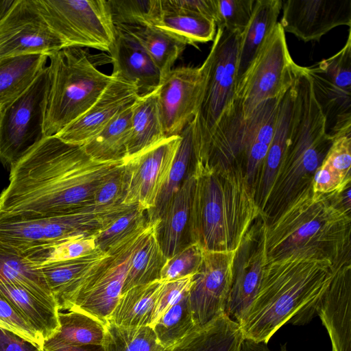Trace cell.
I'll use <instances>...</instances> for the list:
<instances>
[{
    "label": "cell",
    "instance_id": "1",
    "mask_svg": "<svg viewBox=\"0 0 351 351\" xmlns=\"http://www.w3.org/2000/svg\"><path fill=\"white\" fill-rule=\"evenodd\" d=\"M123 165L95 160L82 145L45 136L10 167L0 217H53L93 204L99 186Z\"/></svg>",
    "mask_w": 351,
    "mask_h": 351
},
{
    "label": "cell",
    "instance_id": "2",
    "mask_svg": "<svg viewBox=\"0 0 351 351\" xmlns=\"http://www.w3.org/2000/svg\"><path fill=\"white\" fill-rule=\"evenodd\" d=\"M335 267L308 251L267 262L257 294L239 326L244 339L267 344L287 323L304 325L330 285Z\"/></svg>",
    "mask_w": 351,
    "mask_h": 351
},
{
    "label": "cell",
    "instance_id": "3",
    "mask_svg": "<svg viewBox=\"0 0 351 351\" xmlns=\"http://www.w3.org/2000/svg\"><path fill=\"white\" fill-rule=\"evenodd\" d=\"M189 239L203 251L236 252L262 214L243 167L194 162Z\"/></svg>",
    "mask_w": 351,
    "mask_h": 351
},
{
    "label": "cell",
    "instance_id": "4",
    "mask_svg": "<svg viewBox=\"0 0 351 351\" xmlns=\"http://www.w3.org/2000/svg\"><path fill=\"white\" fill-rule=\"evenodd\" d=\"M350 210L341 206L337 193H315L311 186L267 223V262L308 251L337 266L350 258Z\"/></svg>",
    "mask_w": 351,
    "mask_h": 351
},
{
    "label": "cell",
    "instance_id": "5",
    "mask_svg": "<svg viewBox=\"0 0 351 351\" xmlns=\"http://www.w3.org/2000/svg\"><path fill=\"white\" fill-rule=\"evenodd\" d=\"M333 141L326 132L325 117L311 84H298L287 149L261 212L267 223L301 193L312 186L315 172Z\"/></svg>",
    "mask_w": 351,
    "mask_h": 351
},
{
    "label": "cell",
    "instance_id": "6",
    "mask_svg": "<svg viewBox=\"0 0 351 351\" xmlns=\"http://www.w3.org/2000/svg\"><path fill=\"white\" fill-rule=\"evenodd\" d=\"M48 58L45 136L56 135L86 112L113 79L97 69L83 48L64 47Z\"/></svg>",
    "mask_w": 351,
    "mask_h": 351
},
{
    "label": "cell",
    "instance_id": "7",
    "mask_svg": "<svg viewBox=\"0 0 351 351\" xmlns=\"http://www.w3.org/2000/svg\"><path fill=\"white\" fill-rule=\"evenodd\" d=\"M241 34L217 27L210 52L201 65L204 85L193 119L195 162H202L226 119L240 106L236 80Z\"/></svg>",
    "mask_w": 351,
    "mask_h": 351
},
{
    "label": "cell",
    "instance_id": "8",
    "mask_svg": "<svg viewBox=\"0 0 351 351\" xmlns=\"http://www.w3.org/2000/svg\"><path fill=\"white\" fill-rule=\"evenodd\" d=\"M127 208L124 204L101 208L93 204L53 217H0V250L21 256L42 245L93 236Z\"/></svg>",
    "mask_w": 351,
    "mask_h": 351
},
{
    "label": "cell",
    "instance_id": "9",
    "mask_svg": "<svg viewBox=\"0 0 351 351\" xmlns=\"http://www.w3.org/2000/svg\"><path fill=\"white\" fill-rule=\"evenodd\" d=\"M40 14L64 47L109 52L116 28L107 0H34Z\"/></svg>",
    "mask_w": 351,
    "mask_h": 351
},
{
    "label": "cell",
    "instance_id": "10",
    "mask_svg": "<svg viewBox=\"0 0 351 351\" xmlns=\"http://www.w3.org/2000/svg\"><path fill=\"white\" fill-rule=\"evenodd\" d=\"M299 67L278 22L236 85L243 117H249L262 102L280 97L293 84Z\"/></svg>",
    "mask_w": 351,
    "mask_h": 351
},
{
    "label": "cell",
    "instance_id": "11",
    "mask_svg": "<svg viewBox=\"0 0 351 351\" xmlns=\"http://www.w3.org/2000/svg\"><path fill=\"white\" fill-rule=\"evenodd\" d=\"M47 66L29 87L0 112V161L10 167L45 137Z\"/></svg>",
    "mask_w": 351,
    "mask_h": 351
},
{
    "label": "cell",
    "instance_id": "12",
    "mask_svg": "<svg viewBox=\"0 0 351 351\" xmlns=\"http://www.w3.org/2000/svg\"><path fill=\"white\" fill-rule=\"evenodd\" d=\"M325 117L326 132L335 140L351 134V32L332 56L304 66Z\"/></svg>",
    "mask_w": 351,
    "mask_h": 351
},
{
    "label": "cell",
    "instance_id": "13",
    "mask_svg": "<svg viewBox=\"0 0 351 351\" xmlns=\"http://www.w3.org/2000/svg\"><path fill=\"white\" fill-rule=\"evenodd\" d=\"M146 226L106 252L108 256L91 271L73 295L67 311L83 312L104 322L109 319L121 295L134 247Z\"/></svg>",
    "mask_w": 351,
    "mask_h": 351
},
{
    "label": "cell",
    "instance_id": "14",
    "mask_svg": "<svg viewBox=\"0 0 351 351\" xmlns=\"http://www.w3.org/2000/svg\"><path fill=\"white\" fill-rule=\"evenodd\" d=\"M266 230L267 222L261 214L235 252L232 285L224 313L239 325L257 294L267 263Z\"/></svg>",
    "mask_w": 351,
    "mask_h": 351
},
{
    "label": "cell",
    "instance_id": "15",
    "mask_svg": "<svg viewBox=\"0 0 351 351\" xmlns=\"http://www.w3.org/2000/svg\"><path fill=\"white\" fill-rule=\"evenodd\" d=\"M180 136L165 138L124 161L125 194L123 204L149 211L156 204L171 170Z\"/></svg>",
    "mask_w": 351,
    "mask_h": 351
},
{
    "label": "cell",
    "instance_id": "16",
    "mask_svg": "<svg viewBox=\"0 0 351 351\" xmlns=\"http://www.w3.org/2000/svg\"><path fill=\"white\" fill-rule=\"evenodd\" d=\"M64 47L34 0H17L0 22V59L29 54L48 56Z\"/></svg>",
    "mask_w": 351,
    "mask_h": 351
},
{
    "label": "cell",
    "instance_id": "17",
    "mask_svg": "<svg viewBox=\"0 0 351 351\" xmlns=\"http://www.w3.org/2000/svg\"><path fill=\"white\" fill-rule=\"evenodd\" d=\"M235 252L203 251L189 300L194 322L202 327L225 313L232 280Z\"/></svg>",
    "mask_w": 351,
    "mask_h": 351
},
{
    "label": "cell",
    "instance_id": "18",
    "mask_svg": "<svg viewBox=\"0 0 351 351\" xmlns=\"http://www.w3.org/2000/svg\"><path fill=\"white\" fill-rule=\"evenodd\" d=\"M204 85L200 66L172 69L157 89L158 105L166 138L179 136L197 112Z\"/></svg>",
    "mask_w": 351,
    "mask_h": 351
},
{
    "label": "cell",
    "instance_id": "19",
    "mask_svg": "<svg viewBox=\"0 0 351 351\" xmlns=\"http://www.w3.org/2000/svg\"><path fill=\"white\" fill-rule=\"evenodd\" d=\"M278 22L285 32L305 43L319 41L338 26L351 25V0L282 1Z\"/></svg>",
    "mask_w": 351,
    "mask_h": 351
},
{
    "label": "cell",
    "instance_id": "20",
    "mask_svg": "<svg viewBox=\"0 0 351 351\" xmlns=\"http://www.w3.org/2000/svg\"><path fill=\"white\" fill-rule=\"evenodd\" d=\"M112 75L113 79L90 108L55 136L66 143L82 145L135 101L139 97L137 86Z\"/></svg>",
    "mask_w": 351,
    "mask_h": 351
},
{
    "label": "cell",
    "instance_id": "21",
    "mask_svg": "<svg viewBox=\"0 0 351 351\" xmlns=\"http://www.w3.org/2000/svg\"><path fill=\"white\" fill-rule=\"evenodd\" d=\"M316 315L328 332L332 351H351L350 258L335 267L332 281L317 305Z\"/></svg>",
    "mask_w": 351,
    "mask_h": 351
},
{
    "label": "cell",
    "instance_id": "22",
    "mask_svg": "<svg viewBox=\"0 0 351 351\" xmlns=\"http://www.w3.org/2000/svg\"><path fill=\"white\" fill-rule=\"evenodd\" d=\"M115 40L110 51L112 75L135 84L139 96L155 90L160 73L141 44L123 29L115 27Z\"/></svg>",
    "mask_w": 351,
    "mask_h": 351
},
{
    "label": "cell",
    "instance_id": "23",
    "mask_svg": "<svg viewBox=\"0 0 351 351\" xmlns=\"http://www.w3.org/2000/svg\"><path fill=\"white\" fill-rule=\"evenodd\" d=\"M193 167L167 205L156 226L157 239L167 259L191 243L189 230L194 187Z\"/></svg>",
    "mask_w": 351,
    "mask_h": 351
},
{
    "label": "cell",
    "instance_id": "24",
    "mask_svg": "<svg viewBox=\"0 0 351 351\" xmlns=\"http://www.w3.org/2000/svg\"><path fill=\"white\" fill-rule=\"evenodd\" d=\"M108 256L97 248L82 257L39 267L59 311L67 309L69 301L85 279Z\"/></svg>",
    "mask_w": 351,
    "mask_h": 351
},
{
    "label": "cell",
    "instance_id": "25",
    "mask_svg": "<svg viewBox=\"0 0 351 351\" xmlns=\"http://www.w3.org/2000/svg\"><path fill=\"white\" fill-rule=\"evenodd\" d=\"M293 108L294 89L292 84L280 99L272 140L255 184V199L261 212L285 154Z\"/></svg>",
    "mask_w": 351,
    "mask_h": 351
},
{
    "label": "cell",
    "instance_id": "26",
    "mask_svg": "<svg viewBox=\"0 0 351 351\" xmlns=\"http://www.w3.org/2000/svg\"><path fill=\"white\" fill-rule=\"evenodd\" d=\"M1 293L44 340L60 327L59 309L54 300L43 296L20 285L0 283Z\"/></svg>",
    "mask_w": 351,
    "mask_h": 351
},
{
    "label": "cell",
    "instance_id": "27",
    "mask_svg": "<svg viewBox=\"0 0 351 351\" xmlns=\"http://www.w3.org/2000/svg\"><path fill=\"white\" fill-rule=\"evenodd\" d=\"M282 0H256L249 23L241 34L236 85L277 25Z\"/></svg>",
    "mask_w": 351,
    "mask_h": 351
},
{
    "label": "cell",
    "instance_id": "28",
    "mask_svg": "<svg viewBox=\"0 0 351 351\" xmlns=\"http://www.w3.org/2000/svg\"><path fill=\"white\" fill-rule=\"evenodd\" d=\"M158 220L147 225L134 247L122 293L141 285L160 280L167 258L158 243L156 226Z\"/></svg>",
    "mask_w": 351,
    "mask_h": 351
},
{
    "label": "cell",
    "instance_id": "29",
    "mask_svg": "<svg viewBox=\"0 0 351 351\" xmlns=\"http://www.w3.org/2000/svg\"><path fill=\"white\" fill-rule=\"evenodd\" d=\"M243 339L239 325L223 313L195 329L171 351H240Z\"/></svg>",
    "mask_w": 351,
    "mask_h": 351
},
{
    "label": "cell",
    "instance_id": "30",
    "mask_svg": "<svg viewBox=\"0 0 351 351\" xmlns=\"http://www.w3.org/2000/svg\"><path fill=\"white\" fill-rule=\"evenodd\" d=\"M163 282L156 280L123 293L108 320L121 327H152Z\"/></svg>",
    "mask_w": 351,
    "mask_h": 351
},
{
    "label": "cell",
    "instance_id": "31",
    "mask_svg": "<svg viewBox=\"0 0 351 351\" xmlns=\"http://www.w3.org/2000/svg\"><path fill=\"white\" fill-rule=\"evenodd\" d=\"M157 89L139 96L132 106L131 129L125 160L166 138L160 117Z\"/></svg>",
    "mask_w": 351,
    "mask_h": 351
},
{
    "label": "cell",
    "instance_id": "32",
    "mask_svg": "<svg viewBox=\"0 0 351 351\" xmlns=\"http://www.w3.org/2000/svg\"><path fill=\"white\" fill-rule=\"evenodd\" d=\"M58 318V332L43 343L46 351L71 346L104 344L106 322L77 311H59Z\"/></svg>",
    "mask_w": 351,
    "mask_h": 351
},
{
    "label": "cell",
    "instance_id": "33",
    "mask_svg": "<svg viewBox=\"0 0 351 351\" xmlns=\"http://www.w3.org/2000/svg\"><path fill=\"white\" fill-rule=\"evenodd\" d=\"M48 56L29 54L0 59V106L8 104L34 82L46 67Z\"/></svg>",
    "mask_w": 351,
    "mask_h": 351
},
{
    "label": "cell",
    "instance_id": "34",
    "mask_svg": "<svg viewBox=\"0 0 351 351\" xmlns=\"http://www.w3.org/2000/svg\"><path fill=\"white\" fill-rule=\"evenodd\" d=\"M132 104L82 145L89 157L103 162L125 160L130 134Z\"/></svg>",
    "mask_w": 351,
    "mask_h": 351
},
{
    "label": "cell",
    "instance_id": "35",
    "mask_svg": "<svg viewBox=\"0 0 351 351\" xmlns=\"http://www.w3.org/2000/svg\"><path fill=\"white\" fill-rule=\"evenodd\" d=\"M133 36L144 48L162 78L171 69L186 43L155 27L115 26Z\"/></svg>",
    "mask_w": 351,
    "mask_h": 351
},
{
    "label": "cell",
    "instance_id": "36",
    "mask_svg": "<svg viewBox=\"0 0 351 351\" xmlns=\"http://www.w3.org/2000/svg\"><path fill=\"white\" fill-rule=\"evenodd\" d=\"M181 140L175 158L154 207L147 211V220L154 223L162 215L167 205L178 191L195 161L193 121L180 134Z\"/></svg>",
    "mask_w": 351,
    "mask_h": 351
},
{
    "label": "cell",
    "instance_id": "37",
    "mask_svg": "<svg viewBox=\"0 0 351 351\" xmlns=\"http://www.w3.org/2000/svg\"><path fill=\"white\" fill-rule=\"evenodd\" d=\"M154 27L193 46L197 43L213 41L217 32L213 19L199 14L178 11H162Z\"/></svg>",
    "mask_w": 351,
    "mask_h": 351
},
{
    "label": "cell",
    "instance_id": "38",
    "mask_svg": "<svg viewBox=\"0 0 351 351\" xmlns=\"http://www.w3.org/2000/svg\"><path fill=\"white\" fill-rule=\"evenodd\" d=\"M106 351H171L158 341L151 326L121 327L106 322Z\"/></svg>",
    "mask_w": 351,
    "mask_h": 351
},
{
    "label": "cell",
    "instance_id": "39",
    "mask_svg": "<svg viewBox=\"0 0 351 351\" xmlns=\"http://www.w3.org/2000/svg\"><path fill=\"white\" fill-rule=\"evenodd\" d=\"M0 283L20 285L43 296L54 300L39 267H35L21 256L1 250Z\"/></svg>",
    "mask_w": 351,
    "mask_h": 351
},
{
    "label": "cell",
    "instance_id": "40",
    "mask_svg": "<svg viewBox=\"0 0 351 351\" xmlns=\"http://www.w3.org/2000/svg\"><path fill=\"white\" fill-rule=\"evenodd\" d=\"M189 295L171 306L152 327L159 342L167 348L172 349L197 328L191 311Z\"/></svg>",
    "mask_w": 351,
    "mask_h": 351
},
{
    "label": "cell",
    "instance_id": "41",
    "mask_svg": "<svg viewBox=\"0 0 351 351\" xmlns=\"http://www.w3.org/2000/svg\"><path fill=\"white\" fill-rule=\"evenodd\" d=\"M114 26L154 27L162 14L161 0H107Z\"/></svg>",
    "mask_w": 351,
    "mask_h": 351
},
{
    "label": "cell",
    "instance_id": "42",
    "mask_svg": "<svg viewBox=\"0 0 351 351\" xmlns=\"http://www.w3.org/2000/svg\"><path fill=\"white\" fill-rule=\"evenodd\" d=\"M97 248L93 236H89L42 245L28 250L21 256L39 267L53 262L82 257Z\"/></svg>",
    "mask_w": 351,
    "mask_h": 351
},
{
    "label": "cell",
    "instance_id": "43",
    "mask_svg": "<svg viewBox=\"0 0 351 351\" xmlns=\"http://www.w3.org/2000/svg\"><path fill=\"white\" fill-rule=\"evenodd\" d=\"M147 223V211L136 204L93 235L96 246L106 253L115 245L144 228Z\"/></svg>",
    "mask_w": 351,
    "mask_h": 351
},
{
    "label": "cell",
    "instance_id": "44",
    "mask_svg": "<svg viewBox=\"0 0 351 351\" xmlns=\"http://www.w3.org/2000/svg\"><path fill=\"white\" fill-rule=\"evenodd\" d=\"M256 0H213L217 27L241 34L252 16Z\"/></svg>",
    "mask_w": 351,
    "mask_h": 351
},
{
    "label": "cell",
    "instance_id": "45",
    "mask_svg": "<svg viewBox=\"0 0 351 351\" xmlns=\"http://www.w3.org/2000/svg\"><path fill=\"white\" fill-rule=\"evenodd\" d=\"M202 254L203 250L197 243H190L167 260L160 280L171 281L195 274L201 265Z\"/></svg>",
    "mask_w": 351,
    "mask_h": 351
},
{
    "label": "cell",
    "instance_id": "46",
    "mask_svg": "<svg viewBox=\"0 0 351 351\" xmlns=\"http://www.w3.org/2000/svg\"><path fill=\"white\" fill-rule=\"evenodd\" d=\"M195 274L164 282L158 297L152 328L173 305L189 293Z\"/></svg>",
    "mask_w": 351,
    "mask_h": 351
},
{
    "label": "cell",
    "instance_id": "47",
    "mask_svg": "<svg viewBox=\"0 0 351 351\" xmlns=\"http://www.w3.org/2000/svg\"><path fill=\"white\" fill-rule=\"evenodd\" d=\"M125 194V182L123 166L99 186L93 197V204L101 208L123 204Z\"/></svg>",
    "mask_w": 351,
    "mask_h": 351
},
{
    "label": "cell",
    "instance_id": "48",
    "mask_svg": "<svg viewBox=\"0 0 351 351\" xmlns=\"http://www.w3.org/2000/svg\"><path fill=\"white\" fill-rule=\"evenodd\" d=\"M0 327L43 345L44 340L1 293H0Z\"/></svg>",
    "mask_w": 351,
    "mask_h": 351
},
{
    "label": "cell",
    "instance_id": "49",
    "mask_svg": "<svg viewBox=\"0 0 351 351\" xmlns=\"http://www.w3.org/2000/svg\"><path fill=\"white\" fill-rule=\"evenodd\" d=\"M351 178L344 177L324 160L313 176L312 189L315 193H339L350 184Z\"/></svg>",
    "mask_w": 351,
    "mask_h": 351
},
{
    "label": "cell",
    "instance_id": "50",
    "mask_svg": "<svg viewBox=\"0 0 351 351\" xmlns=\"http://www.w3.org/2000/svg\"><path fill=\"white\" fill-rule=\"evenodd\" d=\"M324 161L344 177L351 178V134L335 138Z\"/></svg>",
    "mask_w": 351,
    "mask_h": 351
},
{
    "label": "cell",
    "instance_id": "51",
    "mask_svg": "<svg viewBox=\"0 0 351 351\" xmlns=\"http://www.w3.org/2000/svg\"><path fill=\"white\" fill-rule=\"evenodd\" d=\"M162 11L196 13L215 21L213 0H161Z\"/></svg>",
    "mask_w": 351,
    "mask_h": 351
},
{
    "label": "cell",
    "instance_id": "52",
    "mask_svg": "<svg viewBox=\"0 0 351 351\" xmlns=\"http://www.w3.org/2000/svg\"><path fill=\"white\" fill-rule=\"evenodd\" d=\"M0 351H45L43 345L0 327Z\"/></svg>",
    "mask_w": 351,
    "mask_h": 351
},
{
    "label": "cell",
    "instance_id": "53",
    "mask_svg": "<svg viewBox=\"0 0 351 351\" xmlns=\"http://www.w3.org/2000/svg\"><path fill=\"white\" fill-rule=\"evenodd\" d=\"M240 351H270L267 344L251 339H244ZM279 351H287V343L282 345Z\"/></svg>",
    "mask_w": 351,
    "mask_h": 351
},
{
    "label": "cell",
    "instance_id": "54",
    "mask_svg": "<svg viewBox=\"0 0 351 351\" xmlns=\"http://www.w3.org/2000/svg\"><path fill=\"white\" fill-rule=\"evenodd\" d=\"M50 351H106V349L104 344H86L62 347Z\"/></svg>",
    "mask_w": 351,
    "mask_h": 351
},
{
    "label": "cell",
    "instance_id": "55",
    "mask_svg": "<svg viewBox=\"0 0 351 351\" xmlns=\"http://www.w3.org/2000/svg\"><path fill=\"white\" fill-rule=\"evenodd\" d=\"M17 0H0V22L7 16Z\"/></svg>",
    "mask_w": 351,
    "mask_h": 351
},
{
    "label": "cell",
    "instance_id": "56",
    "mask_svg": "<svg viewBox=\"0 0 351 351\" xmlns=\"http://www.w3.org/2000/svg\"><path fill=\"white\" fill-rule=\"evenodd\" d=\"M1 108H2V107H1V106H0V112H1Z\"/></svg>",
    "mask_w": 351,
    "mask_h": 351
}]
</instances>
